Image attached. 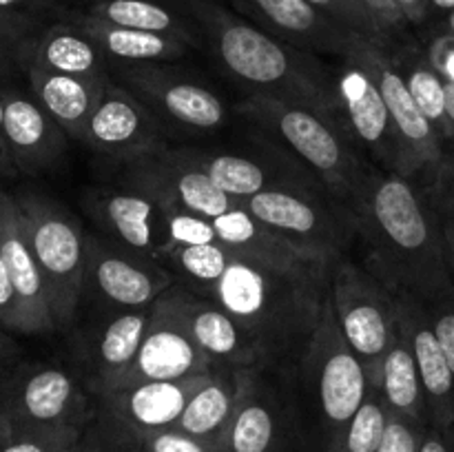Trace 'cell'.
I'll return each instance as SVG.
<instances>
[{
	"instance_id": "6da1fadb",
	"label": "cell",
	"mask_w": 454,
	"mask_h": 452,
	"mask_svg": "<svg viewBox=\"0 0 454 452\" xmlns=\"http://www.w3.org/2000/svg\"><path fill=\"white\" fill-rule=\"evenodd\" d=\"M346 208L366 248L368 270L390 291L424 301L452 291L442 224L419 184L371 164Z\"/></svg>"
},
{
	"instance_id": "7a4b0ae2",
	"label": "cell",
	"mask_w": 454,
	"mask_h": 452,
	"mask_svg": "<svg viewBox=\"0 0 454 452\" xmlns=\"http://www.w3.org/2000/svg\"><path fill=\"white\" fill-rule=\"evenodd\" d=\"M331 277L333 270H282L231 251L224 273L195 295L208 297L238 319L262 363L301 362L331 292Z\"/></svg>"
},
{
	"instance_id": "3957f363",
	"label": "cell",
	"mask_w": 454,
	"mask_h": 452,
	"mask_svg": "<svg viewBox=\"0 0 454 452\" xmlns=\"http://www.w3.org/2000/svg\"><path fill=\"white\" fill-rule=\"evenodd\" d=\"M226 74L253 93L295 97L335 118L331 65L262 27L235 16L217 0H180ZM337 120V118H335ZM341 127V124H340Z\"/></svg>"
},
{
	"instance_id": "277c9868",
	"label": "cell",
	"mask_w": 454,
	"mask_h": 452,
	"mask_svg": "<svg viewBox=\"0 0 454 452\" xmlns=\"http://www.w3.org/2000/svg\"><path fill=\"white\" fill-rule=\"evenodd\" d=\"M238 111L282 142L326 193L344 207L371 168L340 122L309 102L275 93H251L239 102Z\"/></svg>"
},
{
	"instance_id": "5b68a950",
	"label": "cell",
	"mask_w": 454,
	"mask_h": 452,
	"mask_svg": "<svg viewBox=\"0 0 454 452\" xmlns=\"http://www.w3.org/2000/svg\"><path fill=\"white\" fill-rule=\"evenodd\" d=\"M22 233L47 282L58 331L75 317L84 297L87 235L67 208L34 191L13 195Z\"/></svg>"
},
{
	"instance_id": "8992f818",
	"label": "cell",
	"mask_w": 454,
	"mask_h": 452,
	"mask_svg": "<svg viewBox=\"0 0 454 452\" xmlns=\"http://www.w3.org/2000/svg\"><path fill=\"white\" fill-rule=\"evenodd\" d=\"M331 300L346 341L362 359L377 388L381 363L399 331L397 292L355 261L340 257L331 277Z\"/></svg>"
},
{
	"instance_id": "52a82bcc",
	"label": "cell",
	"mask_w": 454,
	"mask_h": 452,
	"mask_svg": "<svg viewBox=\"0 0 454 452\" xmlns=\"http://www.w3.org/2000/svg\"><path fill=\"white\" fill-rule=\"evenodd\" d=\"M301 368L315 390L319 415L326 430V443H331L357 415L372 390L362 359L346 341L337 323L331 292L326 297L317 328L306 346Z\"/></svg>"
},
{
	"instance_id": "ba28073f",
	"label": "cell",
	"mask_w": 454,
	"mask_h": 452,
	"mask_svg": "<svg viewBox=\"0 0 454 452\" xmlns=\"http://www.w3.org/2000/svg\"><path fill=\"white\" fill-rule=\"evenodd\" d=\"M355 47L344 56H337V65H331L335 118L350 142L362 153L371 155L375 167L403 175L402 144L390 120L388 106Z\"/></svg>"
},
{
	"instance_id": "9c48e42d",
	"label": "cell",
	"mask_w": 454,
	"mask_h": 452,
	"mask_svg": "<svg viewBox=\"0 0 454 452\" xmlns=\"http://www.w3.org/2000/svg\"><path fill=\"white\" fill-rule=\"evenodd\" d=\"M355 51L375 78L388 106L390 120L402 144L403 177L419 184L421 189H428L446 158V144L408 91L406 80L388 44L362 38Z\"/></svg>"
},
{
	"instance_id": "30bf717a",
	"label": "cell",
	"mask_w": 454,
	"mask_h": 452,
	"mask_svg": "<svg viewBox=\"0 0 454 452\" xmlns=\"http://www.w3.org/2000/svg\"><path fill=\"white\" fill-rule=\"evenodd\" d=\"M244 207L282 238L324 253L333 260L344 257L346 248L357 239L348 208L344 204L333 207L319 191H315V186L262 191L244 199Z\"/></svg>"
},
{
	"instance_id": "8fae6325",
	"label": "cell",
	"mask_w": 454,
	"mask_h": 452,
	"mask_svg": "<svg viewBox=\"0 0 454 452\" xmlns=\"http://www.w3.org/2000/svg\"><path fill=\"white\" fill-rule=\"evenodd\" d=\"M91 390L69 368L44 362H20L9 379L0 412L49 428L87 433L93 421Z\"/></svg>"
},
{
	"instance_id": "7c38bea8",
	"label": "cell",
	"mask_w": 454,
	"mask_h": 452,
	"mask_svg": "<svg viewBox=\"0 0 454 452\" xmlns=\"http://www.w3.org/2000/svg\"><path fill=\"white\" fill-rule=\"evenodd\" d=\"M111 78L127 87L160 124L215 131L226 122V106L213 89L173 69L167 62L146 65H111Z\"/></svg>"
},
{
	"instance_id": "4fadbf2b",
	"label": "cell",
	"mask_w": 454,
	"mask_h": 452,
	"mask_svg": "<svg viewBox=\"0 0 454 452\" xmlns=\"http://www.w3.org/2000/svg\"><path fill=\"white\" fill-rule=\"evenodd\" d=\"M127 167L129 186L146 191L167 208L193 213V215L215 220L224 213L244 207V202L226 195L198 164L186 149H164L155 155L131 160Z\"/></svg>"
},
{
	"instance_id": "5bb4252c",
	"label": "cell",
	"mask_w": 454,
	"mask_h": 452,
	"mask_svg": "<svg viewBox=\"0 0 454 452\" xmlns=\"http://www.w3.org/2000/svg\"><path fill=\"white\" fill-rule=\"evenodd\" d=\"M176 284V273L160 261L136 255L115 242L87 235L84 295L91 292L120 310H137L153 306L155 300Z\"/></svg>"
},
{
	"instance_id": "9a60e30c",
	"label": "cell",
	"mask_w": 454,
	"mask_h": 452,
	"mask_svg": "<svg viewBox=\"0 0 454 452\" xmlns=\"http://www.w3.org/2000/svg\"><path fill=\"white\" fill-rule=\"evenodd\" d=\"M213 370H217V366L200 350L193 337L189 335L180 315H177L171 288H168L151 306L149 328H146V335L131 368L111 390L145 384V381L184 379V377L207 375Z\"/></svg>"
},
{
	"instance_id": "2e32d148",
	"label": "cell",
	"mask_w": 454,
	"mask_h": 452,
	"mask_svg": "<svg viewBox=\"0 0 454 452\" xmlns=\"http://www.w3.org/2000/svg\"><path fill=\"white\" fill-rule=\"evenodd\" d=\"M84 211L118 246L160 261L167 246V207L136 186L91 189L82 198Z\"/></svg>"
},
{
	"instance_id": "e0dca14e",
	"label": "cell",
	"mask_w": 454,
	"mask_h": 452,
	"mask_svg": "<svg viewBox=\"0 0 454 452\" xmlns=\"http://www.w3.org/2000/svg\"><path fill=\"white\" fill-rule=\"evenodd\" d=\"M80 142L124 164L167 149L160 120L115 80H111L102 100L89 115Z\"/></svg>"
},
{
	"instance_id": "ac0fdd59",
	"label": "cell",
	"mask_w": 454,
	"mask_h": 452,
	"mask_svg": "<svg viewBox=\"0 0 454 452\" xmlns=\"http://www.w3.org/2000/svg\"><path fill=\"white\" fill-rule=\"evenodd\" d=\"M208 375L211 372L173 381H145L109 390L98 399L115 439L133 450L146 434L173 428L191 394L208 379Z\"/></svg>"
},
{
	"instance_id": "d6986e66",
	"label": "cell",
	"mask_w": 454,
	"mask_h": 452,
	"mask_svg": "<svg viewBox=\"0 0 454 452\" xmlns=\"http://www.w3.org/2000/svg\"><path fill=\"white\" fill-rule=\"evenodd\" d=\"M397 315L415 355L430 425L443 433H454V375L434 335L426 301L411 292H397Z\"/></svg>"
},
{
	"instance_id": "ffe728a7",
	"label": "cell",
	"mask_w": 454,
	"mask_h": 452,
	"mask_svg": "<svg viewBox=\"0 0 454 452\" xmlns=\"http://www.w3.org/2000/svg\"><path fill=\"white\" fill-rule=\"evenodd\" d=\"M171 297L189 335L217 368L242 370L260 366L262 359L251 337L220 304L195 295L182 284L171 286Z\"/></svg>"
},
{
	"instance_id": "44dd1931",
	"label": "cell",
	"mask_w": 454,
	"mask_h": 452,
	"mask_svg": "<svg viewBox=\"0 0 454 452\" xmlns=\"http://www.w3.org/2000/svg\"><path fill=\"white\" fill-rule=\"evenodd\" d=\"M238 9L260 22L262 29L313 53L344 56L362 35L333 22L309 0H233Z\"/></svg>"
},
{
	"instance_id": "7402d4cb",
	"label": "cell",
	"mask_w": 454,
	"mask_h": 452,
	"mask_svg": "<svg viewBox=\"0 0 454 452\" xmlns=\"http://www.w3.org/2000/svg\"><path fill=\"white\" fill-rule=\"evenodd\" d=\"M213 226H215L217 242L222 246L233 251L235 255L273 266V269L319 273V270H333L337 261L324 253L304 248L300 244H293L291 239L282 238L273 229L262 224L257 217H253L247 211V207H239L235 211L215 217Z\"/></svg>"
},
{
	"instance_id": "603a6c76",
	"label": "cell",
	"mask_w": 454,
	"mask_h": 452,
	"mask_svg": "<svg viewBox=\"0 0 454 452\" xmlns=\"http://www.w3.org/2000/svg\"><path fill=\"white\" fill-rule=\"evenodd\" d=\"M4 115L3 137L18 173L44 171L53 167L65 153L67 133L49 118L47 111L34 100L13 89H3Z\"/></svg>"
},
{
	"instance_id": "cb8c5ba5",
	"label": "cell",
	"mask_w": 454,
	"mask_h": 452,
	"mask_svg": "<svg viewBox=\"0 0 454 452\" xmlns=\"http://www.w3.org/2000/svg\"><path fill=\"white\" fill-rule=\"evenodd\" d=\"M186 153L226 195L239 199V202L262 193V191L304 189V186L319 184L304 167L278 162V160L193 149H186Z\"/></svg>"
},
{
	"instance_id": "d4e9b609",
	"label": "cell",
	"mask_w": 454,
	"mask_h": 452,
	"mask_svg": "<svg viewBox=\"0 0 454 452\" xmlns=\"http://www.w3.org/2000/svg\"><path fill=\"white\" fill-rule=\"evenodd\" d=\"M0 253H3L4 266H7L13 288H16L18 301H20L27 335H47V332L58 331L47 282H44V275L31 253L25 233H22L16 202L12 204L7 220L0 229Z\"/></svg>"
},
{
	"instance_id": "484cf974",
	"label": "cell",
	"mask_w": 454,
	"mask_h": 452,
	"mask_svg": "<svg viewBox=\"0 0 454 452\" xmlns=\"http://www.w3.org/2000/svg\"><path fill=\"white\" fill-rule=\"evenodd\" d=\"M149 319L151 306L137 310H120L115 317L102 323L98 335L91 337L89 350H84L89 366L84 384L91 390V394L100 397L127 375L146 335Z\"/></svg>"
},
{
	"instance_id": "4316f807",
	"label": "cell",
	"mask_w": 454,
	"mask_h": 452,
	"mask_svg": "<svg viewBox=\"0 0 454 452\" xmlns=\"http://www.w3.org/2000/svg\"><path fill=\"white\" fill-rule=\"evenodd\" d=\"M34 100L49 113V118L74 140H82L84 124L89 115L105 96L111 84V74L96 78H78V75L51 74L43 69L25 71Z\"/></svg>"
},
{
	"instance_id": "83f0119b",
	"label": "cell",
	"mask_w": 454,
	"mask_h": 452,
	"mask_svg": "<svg viewBox=\"0 0 454 452\" xmlns=\"http://www.w3.org/2000/svg\"><path fill=\"white\" fill-rule=\"evenodd\" d=\"M226 452H288L278 403L264 393L255 368L242 370V393L224 441Z\"/></svg>"
},
{
	"instance_id": "f1b7e54d",
	"label": "cell",
	"mask_w": 454,
	"mask_h": 452,
	"mask_svg": "<svg viewBox=\"0 0 454 452\" xmlns=\"http://www.w3.org/2000/svg\"><path fill=\"white\" fill-rule=\"evenodd\" d=\"M29 66L78 78L111 74L109 58L80 27L67 20L51 22L34 35L27 49L25 71Z\"/></svg>"
},
{
	"instance_id": "f546056e",
	"label": "cell",
	"mask_w": 454,
	"mask_h": 452,
	"mask_svg": "<svg viewBox=\"0 0 454 452\" xmlns=\"http://www.w3.org/2000/svg\"><path fill=\"white\" fill-rule=\"evenodd\" d=\"M62 20L74 22L84 31L111 65H146V62H171L189 51V44L168 35L149 34V31L129 29L111 25L100 18L87 16L80 9H67Z\"/></svg>"
},
{
	"instance_id": "4dcf8cb0",
	"label": "cell",
	"mask_w": 454,
	"mask_h": 452,
	"mask_svg": "<svg viewBox=\"0 0 454 452\" xmlns=\"http://www.w3.org/2000/svg\"><path fill=\"white\" fill-rule=\"evenodd\" d=\"M80 12L111 25L177 38L189 47L202 43L198 25L180 0H91Z\"/></svg>"
},
{
	"instance_id": "1f68e13d",
	"label": "cell",
	"mask_w": 454,
	"mask_h": 452,
	"mask_svg": "<svg viewBox=\"0 0 454 452\" xmlns=\"http://www.w3.org/2000/svg\"><path fill=\"white\" fill-rule=\"evenodd\" d=\"M242 370L233 368L213 370L208 379L191 394L184 412L173 428L224 446L229 424L242 393Z\"/></svg>"
},
{
	"instance_id": "d6a6232c",
	"label": "cell",
	"mask_w": 454,
	"mask_h": 452,
	"mask_svg": "<svg viewBox=\"0 0 454 452\" xmlns=\"http://www.w3.org/2000/svg\"><path fill=\"white\" fill-rule=\"evenodd\" d=\"M395 62H397L399 71H402L406 87L419 109L424 111L426 118L439 133L446 149L454 144V127L450 113H448V96H446V80L439 75L430 62L428 51L412 43H399L390 47Z\"/></svg>"
},
{
	"instance_id": "836d02e7",
	"label": "cell",
	"mask_w": 454,
	"mask_h": 452,
	"mask_svg": "<svg viewBox=\"0 0 454 452\" xmlns=\"http://www.w3.org/2000/svg\"><path fill=\"white\" fill-rule=\"evenodd\" d=\"M377 390L381 393L386 406H388L393 415L403 417V419L415 421V424L421 425H430L424 386H421L415 355H412L411 341H408L402 323H399L397 337H395L393 346H390L388 355H386L384 363H381Z\"/></svg>"
},
{
	"instance_id": "e575fe53",
	"label": "cell",
	"mask_w": 454,
	"mask_h": 452,
	"mask_svg": "<svg viewBox=\"0 0 454 452\" xmlns=\"http://www.w3.org/2000/svg\"><path fill=\"white\" fill-rule=\"evenodd\" d=\"M82 430L49 428L0 412V452H78Z\"/></svg>"
},
{
	"instance_id": "d590c367",
	"label": "cell",
	"mask_w": 454,
	"mask_h": 452,
	"mask_svg": "<svg viewBox=\"0 0 454 452\" xmlns=\"http://www.w3.org/2000/svg\"><path fill=\"white\" fill-rule=\"evenodd\" d=\"M390 410L377 388L368 393L366 401L346 428L326 443V452H377L388 428Z\"/></svg>"
},
{
	"instance_id": "8d00e7d4",
	"label": "cell",
	"mask_w": 454,
	"mask_h": 452,
	"mask_svg": "<svg viewBox=\"0 0 454 452\" xmlns=\"http://www.w3.org/2000/svg\"><path fill=\"white\" fill-rule=\"evenodd\" d=\"M309 3L313 4L315 9H319L324 16L331 18L333 22H337L340 27L348 29L350 34L362 35V38L372 40V43L388 44L384 40V35L380 34L371 12H368L366 4H364L362 0H309Z\"/></svg>"
},
{
	"instance_id": "74e56055",
	"label": "cell",
	"mask_w": 454,
	"mask_h": 452,
	"mask_svg": "<svg viewBox=\"0 0 454 452\" xmlns=\"http://www.w3.org/2000/svg\"><path fill=\"white\" fill-rule=\"evenodd\" d=\"M167 230H168V239L164 251L176 246L220 244L217 242V233H215V226H213V220L193 215V213L177 211V208H167Z\"/></svg>"
},
{
	"instance_id": "f35d334b",
	"label": "cell",
	"mask_w": 454,
	"mask_h": 452,
	"mask_svg": "<svg viewBox=\"0 0 454 452\" xmlns=\"http://www.w3.org/2000/svg\"><path fill=\"white\" fill-rule=\"evenodd\" d=\"M44 29V27H43ZM40 29L0 16V75H12L13 71H25L27 49Z\"/></svg>"
},
{
	"instance_id": "ab89813d",
	"label": "cell",
	"mask_w": 454,
	"mask_h": 452,
	"mask_svg": "<svg viewBox=\"0 0 454 452\" xmlns=\"http://www.w3.org/2000/svg\"><path fill=\"white\" fill-rule=\"evenodd\" d=\"M136 448L145 452H226L224 446H220V443L195 437V434H189L177 428H167L160 430V433L146 434Z\"/></svg>"
},
{
	"instance_id": "60d3db41",
	"label": "cell",
	"mask_w": 454,
	"mask_h": 452,
	"mask_svg": "<svg viewBox=\"0 0 454 452\" xmlns=\"http://www.w3.org/2000/svg\"><path fill=\"white\" fill-rule=\"evenodd\" d=\"M67 9L53 0H0V16L43 29L51 22L62 20Z\"/></svg>"
},
{
	"instance_id": "b9f144b4",
	"label": "cell",
	"mask_w": 454,
	"mask_h": 452,
	"mask_svg": "<svg viewBox=\"0 0 454 452\" xmlns=\"http://www.w3.org/2000/svg\"><path fill=\"white\" fill-rule=\"evenodd\" d=\"M362 3L366 4L377 29H380V34L384 35V40L390 47H395L399 43H406L408 27L411 25H408V20L403 18L402 9L397 7L395 0H362Z\"/></svg>"
},
{
	"instance_id": "7bdbcfd3",
	"label": "cell",
	"mask_w": 454,
	"mask_h": 452,
	"mask_svg": "<svg viewBox=\"0 0 454 452\" xmlns=\"http://www.w3.org/2000/svg\"><path fill=\"white\" fill-rule=\"evenodd\" d=\"M426 308H428L434 335H437L439 344L446 353L454 375V288L446 295L437 297L434 301H426Z\"/></svg>"
},
{
	"instance_id": "ee69618b",
	"label": "cell",
	"mask_w": 454,
	"mask_h": 452,
	"mask_svg": "<svg viewBox=\"0 0 454 452\" xmlns=\"http://www.w3.org/2000/svg\"><path fill=\"white\" fill-rule=\"evenodd\" d=\"M426 428L428 425L415 424V421H408L390 412L388 428H386L384 441L377 452H419V443Z\"/></svg>"
},
{
	"instance_id": "f6af8a7d",
	"label": "cell",
	"mask_w": 454,
	"mask_h": 452,
	"mask_svg": "<svg viewBox=\"0 0 454 452\" xmlns=\"http://www.w3.org/2000/svg\"><path fill=\"white\" fill-rule=\"evenodd\" d=\"M0 326L12 335H27L20 301H18L16 288H13L9 270L4 266L3 253H0Z\"/></svg>"
},
{
	"instance_id": "bcb514c9",
	"label": "cell",
	"mask_w": 454,
	"mask_h": 452,
	"mask_svg": "<svg viewBox=\"0 0 454 452\" xmlns=\"http://www.w3.org/2000/svg\"><path fill=\"white\" fill-rule=\"evenodd\" d=\"M426 193H428L430 202H433L434 211H437L439 224H442L443 244H446V255H448V266H450V273L454 279V199L446 198V195H442V193H434V191H426Z\"/></svg>"
},
{
	"instance_id": "7dc6e473",
	"label": "cell",
	"mask_w": 454,
	"mask_h": 452,
	"mask_svg": "<svg viewBox=\"0 0 454 452\" xmlns=\"http://www.w3.org/2000/svg\"><path fill=\"white\" fill-rule=\"evenodd\" d=\"M430 62L446 82L454 84V35L437 34L426 47Z\"/></svg>"
},
{
	"instance_id": "c3c4849f",
	"label": "cell",
	"mask_w": 454,
	"mask_h": 452,
	"mask_svg": "<svg viewBox=\"0 0 454 452\" xmlns=\"http://www.w3.org/2000/svg\"><path fill=\"white\" fill-rule=\"evenodd\" d=\"M426 191H434V193H442L454 199V151H446V158H443L442 167H439L437 177H434V182Z\"/></svg>"
},
{
	"instance_id": "681fc988",
	"label": "cell",
	"mask_w": 454,
	"mask_h": 452,
	"mask_svg": "<svg viewBox=\"0 0 454 452\" xmlns=\"http://www.w3.org/2000/svg\"><path fill=\"white\" fill-rule=\"evenodd\" d=\"M419 452H454V433H443L434 425H428L421 437Z\"/></svg>"
},
{
	"instance_id": "f907efd6",
	"label": "cell",
	"mask_w": 454,
	"mask_h": 452,
	"mask_svg": "<svg viewBox=\"0 0 454 452\" xmlns=\"http://www.w3.org/2000/svg\"><path fill=\"white\" fill-rule=\"evenodd\" d=\"M408 25H421L428 18V0H395Z\"/></svg>"
},
{
	"instance_id": "816d5d0a",
	"label": "cell",
	"mask_w": 454,
	"mask_h": 452,
	"mask_svg": "<svg viewBox=\"0 0 454 452\" xmlns=\"http://www.w3.org/2000/svg\"><path fill=\"white\" fill-rule=\"evenodd\" d=\"M20 362V357H0V397H3L4 388H7L9 379H12V375L16 372L18 363Z\"/></svg>"
},
{
	"instance_id": "f5cc1de1",
	"label": "cell",
	"mask_w": 454,
	"mask_h": 452,
	"mask_svg": "<svg viewBox=\"0 0 454 452\" xmlns=\"http://www.w3.org/2000/svg\"><path fill=\"white\" fill-rule=\"evenodd\" d=\"M0 357H20V348H18L16 339L3 326H0Z\"/></svg>"
},
{
	"instance_id": "db71d44e",
	"label": "cell",
	"mask_w": 454,
	"mask_h": 452,
	"mask_svg": "<svg viewBox=\"0 0 454 452\" xmlns=\"http://www.w3.org/2000/svg\"><path fill=\"white\" fill-rule=\"evenodd\" d=\"M78 452H106V448H105V443L96 437V433L89 428L87 433H84L82 441H80Z\"/></svg>"
},
{
	"instance_id": "11a10c76",
	"label": "cell",
	"mask_w": 454,
	"mask_h": 452,
	"mask_svg": "<svg viewBox=\"0 0 454 452\" xmlns=\"http://www.w3.org/2000/svg\"><path fill=\"white\" fill-rule=\"evenodd\" d=\"M0 173H3L4 177H12V175H16V173H18L16 164H13L12 155H9L7 146H4L3 137H0Z\"/></svg>"
},
{
	"instance_id": "9f6ffc18",
	"label": "cell",
	"mask_w": 454,
	"mask_h": 452,
	"mask_svg": "<svg viewBox=\"0 0 454 452\" xmlns=\"http://www.w3.org/2000/svg\"><path fill=\"white\" fill-rule=\"evenodd\" d=\"M454 9V0H428V16L433 13H450Z\"/></svg>"
},
{
	"instance_id": "6f0895ef",
	"label": "cell",
	"mask_w": 454,
	"mask_h": 452,
	"mask_svg": "<svg viewBox=\"0 0 454 452\" xmlns=\"http://www.w3.org/2000/svg\"><path fill=\"white\" fill-rule=\"evenodd\" d=\"M12 204H13V195L4 193V191L0 189V229H3L4 220H7L9 208H12Z\"/></svg>"
},
{
	"instance_id": "680465c9",
	"label": "cell",
	"mask_w": 454,
	"mask_h": 452,
	"mask_svg": "<svg viewBox=\"0 0 454 452\" xmlns=\"http://www.w3.org/2000/svg\"><path fill=\"white\" fill-rule=\"evenodd\" d=\"M446 96H448V113H450V120H452V127H454V84L446 82ZM446 151H454V144L450 149Z\"/></svg>"
},
{
	"instance_id": "91938a15",
	"label": "cell",
	"mask_w": 454,
	"mask_h": 452,
	"mask_svg": "<svg viewBox=\"0 0 454 452\" xmlns=\"http://www.w3.org/2000/svg\"><path fill=\"white\" fill-rule=\"evenodd\" d=\"M56 4H60L62 9H80L84 7V4H89L91 0H53Z\"/></svg>"
},
{
	"instance_id": "94428289",
	"label": "cell",
	"mask_w": 454,
	"mask_h": 452,
	"mask_svg": "<svg viewBox=\"0 0 454 452\" xmlns=\"http://www.w3.org/2000/svg\"><path fill=\"white\" fill-rule=\"evenodd\" d=\"M442 34L454 35V9L450 13H446V31H442Z\"/></svg>"
},
{
	"instance_id": "6125c7cd",
	"label": "cell",
	"mask_w": 454,
	"mask_h": 452,
	"mask_svg": "<svg viewBox=\"0 0 454 452\" xmlns=\"http://www.w3.org/2000/svg\"><path fill=\"white\" fill-rule=\"evenodd\" d=\"M3 115H4V102H3V91H0V131H3Z\"/></svg>"
},
{
	"instance_id": "be15d7a7",
	"label": "cell",
	"mask_w": 454,
	"mask_h": 452,
	"mask_svg": "<svg viewBox=\"0 0 454 452\" xmlns=\"http://www.w3.org/2000/svg\"><path fill=\"white\" fill-rule=\"evenodd\" d=\"M131 452H145V450H140V448H136V450H131Z\"/></svg>"
},
{
	"instance_id": "e7e4bbea",
	"label": "cell",
	"mask_w": 454,
	"mask_h": 452,
	"mask_svg": "<svg viewBox=\"0 0 454 452\" xmlns=\"http://www.w3.org/2000/svg\"><path fill=\"white\" fill-rule=\"evenodd\" d=\"M4 180V175H3V173H0V182H3Z\"/></svg>"
}]
</instances>
